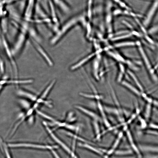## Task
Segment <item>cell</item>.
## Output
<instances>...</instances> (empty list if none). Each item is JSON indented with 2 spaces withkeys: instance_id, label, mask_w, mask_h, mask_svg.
I'll list each match as a JSON object with an SVG mask.
<instances>
[{
  "instance_id": "obj_1",
  "label": "cell",
  "mask_w": 158,
  "mask_h": 158,
  "mask_svg": "<svg viewBox=\"0 0 158 158\" xmlns=\"http://www.w3.org/2000/svg\"><path fill=\"white\" fill-rule=\"evenodd\" d=\"M138 49L144 64L151 79L154 82L158 81V75L156 72V70L152 65L147 53L141 46V43H138Z\"/></svg>"
},
{
  "instance_id": "obj_2",
  "label": "cell",
  "mask_w": 158,
  "mask_h": 158,
  "mask_svg": "<svg viewBox=\"0 0 158 158\" xmlns=\"http://www.w3.org/2000/svg\"><path fill=\"white\" fill-rule=\"evenodd\" d=\"M80 15L74 16L66 23L58 33L52 39L51 43L54 44L57 42L68 30V29L78 21L80 20Z\"/></svg>"
},
{
  "instance_id": "obj_3",
  "label": "cell",
  "mask_w": 158,
  "mask_h": 158,
  "mask_svg": "<svg viewBox=\"0 0 158 158\" xmlns=\"http://www.w3.org/2000/svg\"><path fill=\"white\" fill-rule=\"evenodd\" d=\"M158 10V0H152V2L144 17L142 23L145 27L148 28L152 23Z\"/></svg>"
},
{
  "instance_id": "obj_4",
  "label": "cell",
  "mask_w": 158,
  "mask_h": 158,
  "mask_svg": "<svg viewBox=\"0 0 158 158\" xmlns=\"http://www.w3.org/2000/svg\"><path fill=\"white\" fill-rule=\"evenodd\" d=\"M8 145L9 147H25L49 149L57 148L58 147L57 145L51 146L27 143L10 144Z\"/></svg>"
},
{
  "instance_id": "obj_5",
  "label": "cell",
  "mask_w": 158,
  "mask_h": 158,
  "mask_svg": "<svg viewBox=\"0 0 158 158\" xmlns=\"http://www.w3.org/2000/svg\"><path fill=\"white\" fill-rule=\"evenodd\" d=\"M113 14L114 15L118 16L124 15L130 16L136 18L142 17V15L133 11L132 10H129L122 8H118L114 10Z\"/></svg>"
},
{
  "instance_id": "obj_6",
  "label": "cell",
  "mask_w": 158,
  "mask_h": 158,
  "mask_svg": "<svg viewBox=\"0 0 158 158\" xmlns=\"http://www.w3.org/2000/svg\"><path fill=\"white\" fill-rule=\"evenodd\" d=\"M53 4L56 6L62 11L65 13L69 12L71 8L64 0H50Z\"/></svg>"
},
{
  "instance_id": "obj_7",
  "label": "cell",
  "mask_w": 158,
  "mask_h": 158,
  "mask_svg": "<svg viewBox=\"0 0 158 158\" xmlns=\"http://www.w3.org/2000/svg\"><path fill=\"white\" fill-rule=\"evenodd\" d=\"M43 123L47 131L50 134L51 136L54 139V140L59 144H60L68 153L71 154L72 152H71L70 149L65 144H64L58 138H57L55 135H54V133H52L51 130L47 126L46 123L44 122Z\"/></svg>"
},
{
  "instance_id": "obj_8",
  "label": "cell",
  "mask_w": 158,
  "mask_h": 158,
  "mask_svg": "<svg viewBox=\"0 0 158 158\" xmlns=\"http://www.w3.org/2000/svg\"><path fill=\"white\" fill-rule=\"evenodd\" d=\"M121 84L135 95L138 96H141L142 92L138 88H136L128 82L123 81L122 82Z\"/></svg>"
},
{
  "instance_id": "obj_9",
  "label": "cell",
  "mask_w": 158,
  "mask_h": 158,
  "mask_svg": "<svg viewBox=\"0 0 158 158\" xmlns=\"http://www.w3.org/2000/svg\"><path fill=\"white\" fill-rule=\"evenodd\" d=\"M76 107L82 112L86 114L92 118L96 120L99 119L98 116L95 113L83 107L79 106H76Z\"/></svg>"
},
{
  "instance_id": "obj_10",
  "label": "cell",
  "mask_w": 158,
  "mask_h": 158,
  "mask_svg": "<svg viewBox=\"0 0 158 158\" xmlns=\"http://www.w3.org/2000/svg\"><path fill=\"white\" fill-rule=\"evenodd\" d=\"M128 73L137 86L138 88L142 92H143L144 91L143 87L137 76L133 73L130 71H128Z\"/></svg>"
},
{
  "instance_id": "obj_11",
  "label": "cell",
  "mask_w": 158,
  "mask_h": 158,
  "mask_svg": "<svg viewBox=\"0 0 158 158\" xmlns=\"http://www.w3.org/2000/svg\"><path fill=\"white\" fill-rule=\"evenodd\" d=\"M119 6L120 8L129 10H132V8L123 0H110Z\"/></svg>"
},
{
  "instance_id": "obj_12",
  "label": "cell",
  "mask_w": 158,
  "mask_h": 158,
  "mask_svg": "<svg viewBox=\"0 0 158 158\" xmlns=\"http://www.w3.org/2000/svg\"><path fill=\"white\" fill-rule=\"evenodd\" d=\"M94 0H87L86 5V13L88 17L91 18L92 16V13L94 6L93 3Z\"/></svg>"
},
{
  "instance_id": "obj_13",
  "label": "cell",
  "mask_w": 158,
  "mask_h": 158,
  "mask_svg": "<svg viewBox=\"0 0 158 158\" xmlns=\"http://www.w3.org/2000/svg\"><path fill=\"white\" fill-rule=\"evenodd\" d=\"M54 123L59 127H65L68 129L75 130H76L77 128L76 127L73 125L65 123H61L56 121L54 119H53L52 121Z\"/></svg>"
},
{
  "instance_id": "obj_14",
  "label": "cell",
  "mask_w": 158,
  "mask_h": 158,
  "mask_svg": "<svg viewBox=\"0 0 158 158\" xmlns=\"http://www.w3.org/2000/svg\"><path fill=\"white\" fill-rule=\"evenodd\" d=\"M79 146L81 147H85L88 148V149L91 150H92L95 152L98 153V154H100L104 158H108V157L107 156L104 155L103 153L102 152L98 150V149H97L95 148L92 147V146L89 145H88L86 144H79Z\"/></svg>"
},
{
  "instance_id": "obj_15",
  "label": "cell",
  "mask_w": 158,
  "mask_h": 158,
  "mask_svg": "<svg viewBox=\"0 0 158 158\" xmlns=\"http://www.w3.org/2000/svg\"><path fill=\"white\" fill-rule=\"evenodd\" d=\"M151 104L147 103L146 105L144 111V115L146 120H148L150 118L152 111Z\"/></svg>"
},
{
  "instance_id": "obj_16",
  "label": "cell",
  "mask_w": 158,
  "mask_h": 158,
  "mask_svg": "<svg viewBox=\"0 0 158 158\" xmlns=\"http://www.w3.org/2000/svg\"><path fill=\"white\" fill-rule=\"evenodd\" d=\"M18 93L19 95L25 97L32 101L36 99V97L33 95L21 90L19 91Z\"/></svg>"
},
{
  "instance_id": "obj_17",
  "label": "cell",
  "mask_w": 158,
  "mask_h": 158,
  "mask_svg": "<svg viewBox=\"0 0 158 158\" xmlns=\"http://www.w3.org/2000/svg\"><path fill=\"white\" fill-rule=\"evenodd\" d=\"M5 64L4 61L0 51V73L3 74L5 70Z\"/></svg>"
},
{
  "instance_id": "obj_18",
  "label": "cell",
  "mask_w": 158,
  "mask_h": 158,
  "mask_svg": "<svg viewBox=\"0 0 158 158\" xmlns=\"http://www.w3.org/2000/svg\"><path fill=\"white\" fill-rule=\"evenodd\" d=\"M122 133L121 132L118 135V137L114 142V145H113L112 148H111V149L108 152V154H111L112 153V152H113L115 148H116V147L118 145L120 139L122 137Z\"/></svg>"
},
{
  "instance_id": "obj_19",
  "label": "cell",
  "mask_w": 158,
  "mask_h": 158,
  "mask_svg": "<svg viewBox=\"0 0 158 158\" xmlns=\"http://www.w3.org/2000/svg\"><path fill=\"white\" fill-rule=\"evenodd\" d=\"M140 147L141 148L144 150L158 152V147H157L142 145Z\"/></svg>"
},
{
  "instance_id": "obj_20",
  "label": "cell",
  "mask_w": 158,
  "mask_h": 158,
  "mask_svg": "<svg viewBox=\"0 0 158 158\" xmlns=\"http://www.w3.org/2000/svg\"><path fill=\"white\" fill-rule=\"evenodd\" d=\"M55 83V81H52L51 84L46 89V90L44 91V93L42 95L41 98H40L41 99L44 98L46 97L47 96V94L49 93V92L50 91V90L51 88L53 86L54 84Z\"/></svg>"
},
{
  "instance_id": "obj_21",
  "label": "cell",
  "mask_w": 158,
  "mask_h": 158,
  "mask_svg": "<svg viewBox=\"0 0 158 158\" xmlns=\"http://www.w3.org/2000/svg\"><path fill=\"white\" fill-rule=\"evenodd\" d=\"M81 95L84 97H87L90 98L99 99H102V96L99 95H89L85 93H81Z\"/></svg>"
},
{
  "instance_id": "obj_22",
  "label": "cell",
  "mask_w": 158,
  "mask_h": 158,
  "mask_svg": "<svg viewBox=\"0 0 158 158\" xmlns=\"http://www.w3.org/2000/svg\"><path fill=\"white\" fill-rule=\"evenodd\" d=\"M127 135L129 140L130 143L132 146L133 147V148L134 150H135L136 152L138 153L139 152L138 150L133 143L132 137L129 131H127Z\"/></svg>"
},
{
  "instance_id": "obj_23",
  "label": "cell",
  "mask_w": 158,
  "mask_h": 158,
  "mask_svg": "<svg viewBox=\"0 0 158 158\" xmlns=\"http://www.w3.org/2000/svg\"><path fill=\"white\" fill-rule=\"evenodd\" d=\"M132 153L131 151L130 150L122 151L118 150L115 152V154L117 155H121L127 154H131Z\"/></svg>"
},
{
  "instance_id": "obj_24",
  "label": "cell",
  "mask_w": 158,
  "mask_h": 158,
  "mask_svg": "<svg viewBox=\"0 0 158 158\" xmlns=\"http://www.w3.org/2000/svg\"><path fill=\"white\" fill-rule=\"evenodd\" d=\"M94 126L96 133L98 134L99 133V128L98 125L96 122H94Z\"/></svg>"
},
{
  "instance_id": "obj_25",
  "label": "cell",
  "mask_w": 158,
  "mask_h": 158,
  "mask_svg": "<svg viewBox=\"0 0 158 158\" xmlns=\"http://www.w3.org/2000/svg\"><path fill=\"white\" fill-rule=\"evenodd\" d=\"M139 120L140 121V122L141 123V126L142 127H145L146 126V123L145 122V121L146 120H145L144 119L141 117H139Z\"/></svg>"
},
{
  "instance_id": "obj_26",
  "label": "cell",
  "mask_w": 158,
  "mask_h": 158,
  "mask_svg": "<svg viewBox=\"0 0 158 158\" xmlns=\"http://www.w3.org/2000/svg\"><path fill=\"white\" fill-rule=\"evenodd\" d=\"M149 126H150V127L151 128L158 129V125L153 123H151L150 124Z\"/></svg>"
},
{
  "instance_id": "obj_27",
  "label": "cell",
  "mask_w": 158,
  "mask_h": 158,
  "mask_svg": "<svg viewBox=\"0 0 158 158\" xmlns=\"http://www.w3.org/2000/svg\"><path fill=\"white\" fill-rule=\"evenodd\" d=\"M52 152L56 158H60L58 155L56 154V152H55L54 150H52Z\"/></svg>"
},
{
  "instance_id": "obj_28",
  "label": "cell",
  "mask_w": 158,
  "mask_h": 158,
  "mask_svg": "<svg viewBox=\"0 0 158 158\" xmlns=\"http://www.w3.org/2000/svg\"><path fill=\"white\" fill-rule=\"evenodd\" d=\"M5 152L7 158H11L8 151L5 149Z\"/></svg>"
},
{
  "instance_id": "obj_29",
  "label": "cell",
  "mask_w": 158,
  "mask_h": 158,
  "mask_svg": "<svg viewBox=\"0 0 158 158\" xmlns=\"http://www.w3.org/2000/svg\"><path fill=\"white\" fill-rule=\"evenodd\" d=\"M74 158H78V157H77L76 156H75H75H74Z\"/></svg>"
}]
</instances>
